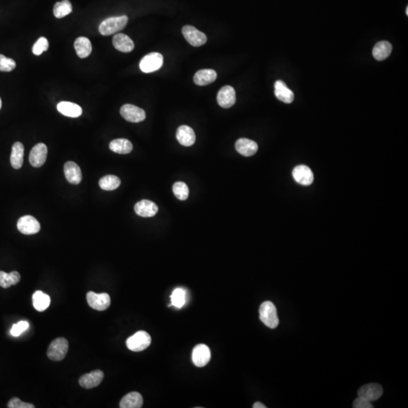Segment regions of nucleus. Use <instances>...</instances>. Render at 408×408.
<instances>
[{"label": "nucleus", "instance_id": "ddd939ff", "mask_svg": "<svg viewBox=\"0 0 408 408\" xmlns=\"http://www.w3.org/2000/svg\"><path fill=\"white\" fill-rule=\"evenodd\" d=\"M218 104L223 108H230L236 102V92L232 86H225L219 91Z\"/></svg>", "mask_w": 408, "mask_h": 408}, {"label": "nucleus", "instance_id": "7c9ffc66", "mask_svg": "<svg viewBox=\"0 0 408 408\" xmlns=\"http://www.w3.org/2000/svg\"><path fill=\"white\" fill-rule=\"evenodd\" d=\"M120 183V179L113 175H107L99 180L100 188L104 191H113L119 188Z\"/></svg>", "mask_w": 408, "mask_h": 408}, {"label": "nucleus", "instance_id": "58836bf2", "mask_svg": "<svg viewBox=\"0 0 408 408\" xmlns=\"http://www.w3.org/2000/svg\"><path fill=\"white\" fill-rule=\"evenodd\" d=\"M354 408H373V406L371 402L362 397H358L355 399L353 403Z\"/></svg>", "mask_w": 408, "mask_h": 408}, {"label": "nucleus", "instance_id": "f257e3e1", "mask_svg": "<svg viewBox=\"0 0 408 408\" xmlns=\"http://www.w3.org/2000/svg\"><path fill=\"white\" fill-rule=\"evenodd\" d=\"M259 318L261 322L269 328L275 329L279 326V318L274 303L264 302L259 308Z\"/></svg>", "mask_w": 408, "mask_h": 408}, {"label": "nucleus", "instance_id": "9b49d317", "mask_svg": "<svg viewBox=\"0 0 408 408\" xmlns=\"http://www.w3.org/2000/svg\"><path fill=\"white\" fill-rule=\"evenodd\" d=\"M383 393L382 387L379 384L370 383L363 385L358 390V397L366 399L369 401H375L378 400Z\"/></svg>", "mask_w": 408, "mask_h": 408}, {"label": "nucleus", "instance_id": "f3484780", "mask_svg": "<svg viewBox=\"0 0 408 408\" xmlns=\"http://www.w3.org/2000/svg\"><path fill=\"white\" fill-rule=\"evenodd\" d=\"M64 175L66 179L73 185H79L81 182L82 172L80 167L73 161H68L66 163L64 167Z\"/></svg>", "mask_w": 408, "mask_h": 408}, {"label": "nucleus", "instance_id": "2eb2a0df", "mask_svg": "<svg viewBox=\"0 0 408 408\" xmlns=\"http://www.w3.org/2000/svg\"><path fill=\"white\" fill-rule=\"evenodd\" d=\"M134 212L141 217H153L158 213V207L154 202L143 200L134 205Z\"/></svg>", "mask_w": 408, "mask_h": 408}, {"label": "nucleus", "instance_id": "1a4fd4ad", "mask_svg": "<svg viewBox=\"0 0 408 408\" xmlns=\"http://www.w3.org/2000/svg\"><path fill=\"white\" fill-rule=\"evenodd\" d=\"M17 227L22 234L26 235L37 234L41 228L40 222L34 216H25L20 218L18 221Z\"/></svg>", "mask_w": 408, "mask_h": 408}, {"label": "nucleus", "instance_id": "e433bc0d", "mask_svg": "<svg viewBox=\"0 0 408 408\" xmlns=\"http://www.w3.org/2000/svg\"><path fill=\"white\" fill-rule=\"evenodd\" d=\"M28 328H29V323L28 321H20V322L13 326L11 329V334L13 336H19Z\"/></svg>", "mask_w": 408, "mask_h": 408}, {"label": "nucleus", "instance_id": "5701e85b", "mask_svg": "<svg viewBox=\"0 0 408 408\" xmlns=\"http://www.w3.org/2000/svg\"><path fill=\"white\" fill-rule=\"evenodd\" d=\"M217 78V74L214 70L203 69L197 71L194 77V82L197 86H207L213 83Z\"/></svg>", "mask_w": 408, "mask_h": 408}, {"label": "nucleus", "instance_id": "b1692460", "mask_svg": "<svg viewBox=\"0 0 408 408\" xmlns=\"http://www.w3.org/2000/svg\"><path fill=\"white\" fill-rule=\"evenodd\" d=\"M113 45L119 52H130L134 49V44L128 36L124 34H117L113 37Z\"/></svg>", "mask_w": 408, "mask_h": 408}, {"label": "nucleus", "instance_id": "7ed1b4c3", "mask_svg": "<svg viewBox=\"0 0 408 408\" xmlns=\"http://www.w3.org/2000/svg\"><path fill=\"white\" fill-rule=\"evenodd\" d=\"M152 343V337L146 331H139L127 339L126 346L132 352H142L146 350Z\"/></svg>", "mask_w": 408, "mask_h": 408}, {"label": "nucleus", "instance_id": "f8f14e48", "mask_svg": "<svg viewBox=\"0 0 408 408\" xmlns=\"http://www.w3.org/2000/svg\"><path fill=\"white\" fill-rule=\"evenodd\" d=\"M47 146L43 143H39L36 145L31 153H30L29 161L32 167L39 168L45 164L47 158Z\"/></svg>", "mask_w": 408, "mask_h": 408}, {"label": "nucleus", "instance_id": "dca6fc26", "mask_svg": "<svg viewBox=\"0 0 408 408\" xmlns=\"http://www.w3.org/2000/svg\"><path fill=\"white\" fill-rule=\"evenodd\" d=\"M176 139L182 146L190 147L195 143V133L192 128L188 125H181L176 131Z\"/></svg>", "mask_w": 408, "mask_h": 408}, {"label": "nucleus", "instance_id": "72a5a7b5", "mask_svg": "<svg viewBox=\"0 0 408 408\" xmlns=\"http://www.w3.org/2000/svg\"><path fill=\"white\" fill-rule=\"evenodd\" d=\"M172 305L175 307L181 309L186 301V294L184 290L177 288L173 292L171 296Z\"/></svg>", "mask_w": 408, "mask_h": 408}, {"label": "nucleus", "instance_id": "412c9836", "mask_svg": "<svg viewBox=\"0 0 408 408\" xmlns=\"http://www.w3.org/2000/svg\"><path fill=\"white\" fill-rule=\"evenodd\" d=\"M57 109L61 114L69 117H79L83 113V110L80 105L69 101H61L58 103Z\"/></svg>", "mask_w": 408, "mask_h": 408}, {"label": "nucleus", "instance_id": "c756f323", "mask_svg": "<svg viewBox=\"0 0 408 408\" xmlns=\"http://www.w3.org/2000/svg\"><path fill=\"white\" fill-rule=\"evenodd\" d=\"M21 276L19 272L12 271L10 274L0 270V287L3 288H10L13 285H16L20 282Z\"/></svg>", "mask_w": 408, "mask_h": 408}, {"label": "nucleus", "instance_id": "0eeeda50", "mask_svg": "<svg viewBox=\"0 0 408 408\" xmlns=\"http://www.w3.org/2000/svg\"><path fill=\"white\" fill-rule=\"evenodd\" d=\"M88 304L92 309L97 311H104L110 306V297L106 293L95 294L90 291L86 294Z\"/></svg>", "mask_w": 408, "mask_h": 408}, {"label": "nucleus", "instance_id": "4468645a", "mask_svg": "<svg viewBox=\"0 0 408 408\" xmlns=\"http://www.w3.org/2000/svg\"><path fill=\"white\" fill-rule=\"evenodd\" d=\"M103 379H104L103 371L100 370H95L91 372V373L83 375L80 378L79 383H80V386L83 387V388L89 389V388H95V387L99 385L102 382Z\"/></svg>", "mask_w": 408, "mask_h": 408}, {"label": "nucleus", "instance_id": "473e14b6", "mask_svg": "<svg viewBox=\"0 0 408 408\" xmlns=\"http://www.w3.org/2000/svg\"><path fill=\"white\" fill-rule=\"evenodd\" d=\"M173 191L175 196L180 200H187L189 195V188L185 182H176L173 185Z\"/></svg>", "mask_w": 408, "mask_h": 408}, {"label": "nucleus", "instance_id": "f03ea898", "mask_svg": "<svg viewBox=\"0 0 408 408\" xmlns=\"http://www.w3.org/2000/svg\"><path fill=\"white\" fill-rule=\"evenodd\" d=\"M128 19L126 16L112 17L105 19L99 26L100 34L110 36L122 31L126 26Z\"/></svg>", "mask_w": 408, "mask_h": 408}, {"label": "nucleus", "instance_id": "20e7f679", "mask_svg": "<svg viewBox=\"0 0 408 408\" xmlns=\"http://www.w3.org/2000/svg\"><path fill=\"white\" fill-rule=\"evenodd\" d=\"M69 349V343L65 338H58L49 345L47 355L49 359L54 361H62Z\"/></svg>", "mask_w": 408, "mask_h": 408}, {"label": "nucleus", "instance_id": "aec40b11", "mask_svg": "<svg viewBox=\"0 0 408 408\" xmlns=\"http://www.w3.org/2000/svg\"><path fill=\"white\" fill-rule=\"evenodd\" d=\"M235 149L237 152L244 157H250L255 155L258 151V145L248 139H240L236 142Z\"/></svg>", "mask_w": 408, "mask_h": 408}, {"label": "nucleus", "instance_id": "f704fd0d", "mask_svg": "<svg viewBox=\"0 0 408 408\" xmlns=\"http://www.w3.org/2000/svg\"><path fill=\"white\" fill-rule=\"evenodd\" d=\"M16 67V63L12 58H7L4 55H0V71L10 72Z\"/></svg>", "mask_w": 408, "mask_h": 408}, {"label": "nucleus", "instance_id": "a878e982", "mask_svg": "<svg viewBox=\"0 0 408 408\" xmlns=\"http://www.w3.org/2000/svg\"><path fill=\"white\" fill-rule=\"evenodd\" d=\"M74 49L80 58H86L89 56L92 52V43L86 37H79L74 43Z\"/></svg>", "mask_w": 408, "mask_h": 408}, {"label": "nucleus", "instance_id": "4c0bfd02", "mask_svg": "<svg viewBox=\"0 0 408 408\" xmlns=\"http://www.w3.org/2000/svg\"><path fill=\"white\" fill-rule=\"evenodd\" d=\"M8 407L10 408H34L33 403H26V402L22 401L19 397H13L11 400L9 401Z\"/></svg>", "mask_w": 408, "mask_h": 408}, {"label": "nucleus", "instance_id": "4be33fe9", "mask_svg": "<svg viewBox=\"0 0 408 408\" xmlns=\"http://www.w3.org/2000/svg\"><path fill=\"white\" fill-rule=\"evenodd\" d=\"M143 405V397L137 391L128 393L125 394L119 402L120 408H140Z\"/></svg>", "mask_w": 408, "mask_h": 408}, {"label": "nucleus", "instance_id": "a19ab883", "mask_svg": "<svg viewBox=\"0 0 408 408\" xmlns=\"http://www.w3.org/2000/svg\"><path fill=\"white\" fill-rule=\"evenodd\" d=\"M1 107H2V100H1V98H0V110H1Z\"/></svg>", "mask_w": 408, "mask_h": 408}, {"label": "nucleus", "instance_id": "ea45409f", "mask_svg": "<svg viewBox=\"0 0 408 408\" xmlns=\"http://www.w3.org/2000/svg\"><path fill=\"white\" fill-rule=\"evenodd\" d=\"M253 408H266L265 405L263 404L261 402H255L254 403L253 406H252Z\"/></svg>", "mask_w": 408, "mask_h": 408}, {"label": "nucleus", "instance_id": "cd10ccee", "mask_svg": "<svg viewBox=\"0 0 408 408\" xmlns=\"http://www.w3.org/2000/svg\"><path fill=\"white\" fill-rule=\"evenodd\" d=\"M110 150L119 155H127L132 151L133 146L131 142L125 139H118L113 140L109 146Z\"/></svg>", "mask_w": 408, "mask_h": 408}, {"label": "nucleus", "instance_id": "bb28decb", "mask_svg": "<svg viewBox=\"0 0 408 408\" xmlns=\"http://www.w3.org/2000/svg\"><path fill=\"white\" fill-rule=\"evenodd\" d=\"M392 51V46L387 41H381L375 45L373 49V55L377 61L386 59Z\"/></svg>", "mask_w": 408, "mask_h": 408}, {"label": "nucleus", "instance_id": "2f4dec72", "mask_svg": "<svg viewBox=\"0 0 408 408\" xmlns=\"http://www.w3.org/2000/svg\"><path fill=\"white\" fill-rule=\"evenodd\" d=\"M72 5L68 0H62L55 4L53 13L57 19H62L72 13Z\"/></svg>", "mask_w": 408, "mask_h": 408}, {"label": "nucleus", "instance_id": "a211bd4d", "mask_svg": "<svg viewBox=\"0 0 408 408\" xmlns=\"http://www.w3.org/2000/svg\"><path fill=\"white\" fill-rule=\"evenodd\" d=\"M293 176L296 182L300 185H310L313 182L314 176L310 168L306 166H298L293 171Z\"/></svg>", "mask_w": 408, "mask_h": 408}, {"label": "nucleus", "instance_id": "39448f33", "mask_svg": "<svg viewBox=\"0 0 408 408\" xmlns=\"http://www.w3.org/2000/svg\"><path fill=\"white\" fill-rule=\"evenodd\" d=\"M163 64H164L163 55L158 52H152L143 58L140 61V67L143 72L149 74L158 71L162 67Z\"/></svg>", "mask_w": 408, "mask_h": 408}, {"label": "nucleus", "instance_id": "79ce46f5", "mask_svg": "<svg viewBox=\"0 0 408 408\" xmlns=\"http://www.w3.org/2000/svg\"><path fill=\"white\" fill-rule=\"evenodd\" d=\"M406 16H408V7H406Z\"/></svg>", "mask_w": 408, "mask_h": 408}, {"label": "nucleus", "instance_id": "423d86ee", "mask_svg": "<svg viewBox=\"0 0 408 408\" xmlns=\"http://www.w3.org/2000/svg\"><path fill=\"white\" fill-rule=\"evenodd\" d=\"M182 34L185 40L194 47H199L205 44L207 41V36L197 28L191 25H186L182 28Z\"/></svg>", "mask_w": 408, "mask_h": 408}, {"label": "nucleus", "instance_id": "c9c22d12", "mask_svg": "<svg viewBox=\"0 0 408 408\" xmlns=\"http://www.w3.org/2000/svg\"><path fill=\"white\" fill-rule=\"evenodd\" d=\"M49 41L45 37H40L33 47V53L35 55H40L43 52L49 49Z\"/></svg>", "mask_w": 408, "mask_h": 408}, {"label": "nucleus", "instance_id": "9d476101", "mask_svg": "<svg viewBox=\"0 0 408 408\" xmlns=\"http://www.w3.org/2000/svg\"><path fill=\"white\" fill-rule=\"evenodd\" d=\"M211 359L210 348L204 344H199L193 349L192 361L197 367H203L207 365Z\"/></svg>", "mask_w": 408, "mask_h": 408}, {"label": "nucleus", "instance_id": "393cba45", "mask_svg": "<svg viewBox=\"0 0 408 408\" xmlns=\"http://www.w3.org/2000/svg\"><path fill=\"white\" fill-rule=\"evenodd\" d=\"M24 154H25V148L22 143L17 142L13 145L12 149L11 161L12 167L16 170L21 169L23 166Z\"/></svg>", "mask_w": 408, "mask_h": 408}, {"label": "nucleus", "instance_id": "c85d7f7f", "mask_svg": "<svg viewBox=\"0 0 408 408\" xmlns=\"http://www.w3.org/2000/svg\"><path fill=\"white\" fill-rule=\"evenodd\" d=\"M51 299L49 295L40 291H36L33 295V305L36 310L43 312L50 306Z\"/></svg>", "mask_w": 408, "mask_h": 408}, {"label": "nucleus", "instance_id": "6e6552de", "mask_svg": "<svg viewBox=\"0 0 408 408\" xmlns=\"http://www.w3.org/2000/svg\"><path fill=\"white\" fill-rule=\"evenodd\" d=\"M120 114L125 120L131 122H142L146 118V111L133 104H124L121 107Z\"/></svg>", "mask_w": 408, "mask_h": 408}, {"label": "nucleus", "instance_id": "6ab92c4d", "mask_svg": "<svg viewBox=\"0 0 408 408\" xmlns=\"http://www.w3.org/2000/svg\"><path fill=\"white\" fill-rule=\"evenodd\" d=\"M275 94L278 99L286 104H291L294 101V92L287 86L286 83L282 80H278L275 83Z\"/></svg>", "mask_w": 408, "mask_h": 408}]
</instances>
